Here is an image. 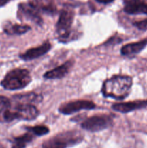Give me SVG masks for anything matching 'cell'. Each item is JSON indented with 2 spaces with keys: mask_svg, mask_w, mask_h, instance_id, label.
Listing matches in <instances>:
<instances>
[{
  "mask_svg": "<svg viewBox=\"0 0 147 148\" xmlns=\"http://www.w3.org/2000/svg\"><path fill=\"white\" fill-rule=\"evenodd\" d=\"M30 27L27 25H23L18 24H12V23H7L4 27V30L7 34H23L26 32L29 31Z\"/></svg>",
  "mask_w": 147,
  "mask_h": 148,
  "instance_id": "obj_15",
  "label": "cell"
},
{
  "mask_svg": "<svg viewBox=\"0 0 147 148\" xmlns=\"http://www.w3.org/2000/svg\"><path fill=\"white\" fill-rule=\"evenodd\" d=\"M147 45V40H143L135 43H128L122 46L121 49V53L123 56H132L140 53Z\"/></svg>",
  "mask_w": 147,
  "mask_h": 148,
  "instance_id": "obj_13",
  "label": "cell"
},
{
  "mask_svg": "<svg viewBox=\"0 0 147 148\" xmlns=\"http://www.w3.org/2000/svg\"><path fill=\"white\" fill-rule=\"evenodd\" d=\"M10 103H11V101H10V99H8V98L4 96H0V114L6 108L10 106Z\"/></svg>",
  "mask_w": 147,
  "mask_h": 148,
  "instance_id": "obj_18",
  "label": "cell"
},
{
  "mask_svg": "<svg viewBox=\"0 0 147 148\" xmlns=\"http://www.w3.org/2000/svg\"><path fill=\"white\" fill-rule=\"evenodd\" d=\"M9 1H10V0H0V7L7 4Z\"/></svg>",
  "mask_w": 147,
  "mask_h": 148,
  "instance_id": "obj_21",
  "label": "cell"
},
{
  "mask_svg": "<svg viewBox=\"0 0 147 148\" xmlns=\"http://www.w3.org/2000/svg\"><path fill=\"white\" fill-rule=\"evenodd\" d=\"M31 82V77L25 69H14L6 75L1 85L8 90H16L25 88Z\"/></svg>",
  "mask_w": 147,
  "mask_h": 148,
  "instance_id": "obj_3",
  "label": "cell"
},
{
  "mask_svg": "<svg viewBox=\"0 0 147 148\" xmlns=\"http://www.w3.org/2000/svg\"><path fill=\"white\" fill-rule=\"evenodd\" d=\"M124 11L129 14H147V0H125Z\"/></svg>",
  "mask_w": 147,
  "mask_h": 148,
  "instance_id": "obj_8",
  "label": "cell"
},
{
  "mask_svg": "<svg viewBox=\"0 0 147 148\" xmlns=\"http://www.w3.org/2000/svg\"><path fill=\"white\" fill-rule=\"evenodd\" d=\"M96 1L99 3H102V4H109V3L112 2L114 0H96Z\"/></svg>",
  "mask_w": 147,
  "mask_h": 148,
  "instance_id": "obj_20",
  "label": "cell"
},
{
  "mask_svg": "<svg viewBox=\"0 0 147 148\" xmlns=\"http://www.w3.org/2000/svg\"><path fill=\"white\" fill-rule=\"evenodd\" d=\"M133 84L131 77L116 75L105 81L102 86V93L107 98L122 100L130 93Z\"/></svg>",
  "mask_w": 147,
  "mask_h": 148,
  "instance_id": "obj_1",
  "label": "cell"
},
{
  "mask_svg": "<svg viewBox=\"0 0 147 148\" xmlns=\"http://www.w3.org/2000/svg\"><path fill=\"white\" fill-rule=\"evenodd\" d=\"M33 140V136L30 134H24L20 137H15L12 148H24L26 144Z\"/></svg>",
  "mask_w": 147,
  "mask_h": 148,
  "instance_id": "obj_16",
  "label": "cell"
},
{
  "mask_svg": "<svg viewBox=\"0 0 147 148\" xmlns=\"http://www.w3.org/2000/svg\"><path fill=\"white\" fill-rule=\"evenodd\" d=\"M27 130L30 132H32L33 134H35L37 136H43L45 134H48L49 132V129L46 126L40 125V126H35L33 127H28L27 128Z\"/></svg>",
  "mask_w": 147,
  "mask_h": 148,
  "instance_id": "obj_17",
  "label": "cell"
},
{
  "mask_svg": "<svg viewBox=\"0 0 147 148\" xmlns=\"http://www.w3.org/2000/svg\"><path fill=\"white\" fill-rule=\"evenodd\" d=\"M73 65V62L71 61H68L63 64L57 66L52 70L46 72L44 75V77L46 79H61L66 74L69 72L71 67Z\"/></svg>",
  "mask_w": 147,
  "mask_h": 148,
  "instance_id": "obj_12",
  "label": "cell"
},
{
  "mask_svg": "<svg viewBox=\"0 0 147 148\" xmlns=\"http://www.w3.org/2000/svg\"><path fill=\"white\" fill-rule=\"evenodd\" d=\"M40 98V96L36 95L34 92H30L26 94H20L13 96L12 100L15 103L22 104H32L33 102H35Z\"/></svg>",
  "mask_w": 147,
  "mask_h": 148,
  "instance_id": "obj_14",
  "label": "cell"
},
{
  "mask_svg": "<svg viewBox=\"0 0 147 148\" xmlns=\"http://www.w3.org/2000/svg\"><path fill=\"white\" fill-rule=\"evenodd\" d=\"M74 21V12L70 10H63L61 12L56 24V31L61 41L64 42L71 35V27Z\"/></svg>",
  "mask_w": 147,
  "mask_h": 148,
  "instance_id": "obj_5",
  "label": "cell"
},
{
  "mask_svg": "<svg viewBox=\"0 0 147 148\" xmlns=\"http://www.w3.org/2000/svg\"><path fill=\"white\" fill-rule=\"evenodd\" d=\"M134 25L138 27L139 30H147V19L139 22H136V23H134Z\"/></svg>",
  "mask_w": 147,
  "mask_h": 148,
  "instance_id": "obj_19",
  "label": "cell"
},
{
  "mask_svg": "<svg viewBox=\"0 0 147 148\" xmlns=\"http://www.w3.org/2000/svg\"><path fill=\"white\" fill-rule=\"evenodd\" d=\"M146 107H147V101H135L131 102L115 103L112 106V108L114 111L123 114L141 109Z\"/></svg>",
  "mask_w": 147,
  "mask_h": 148,
  "instance_id": "obj_9",
  "label": "cell"
},
{
  "mask_svg": "<svg viewBox=\"0 0 147 148\" xmlns=\"http://www.w3.org/2000/svg\"><path fill=\"white\" fill-rule=\"evenodd\" d=\"M38 111L33 104L15 103H12L0 114V122L7 123L15 119L30 121L38 116Z\"/></svg>",
  "mask_w": 147,
  "mask_h": 148,
  "instance_id": "obj_2",
  "label": "cell"
},
{
  "mask_svg": "<svg viewBox=\"0 0 147 148\" xmlns=\"http://www.w3.org/2000/svg\"><path fill=\"white\" fill-rule=\"evenodd\" d=\"M95 107V103L92 101L79 100V101H71V102L63 103L59 107V111L65 115L74 114L82 110L93 109Z\"/></svg>",
  "mask_w": 147,
  "mask_h": 148,
  "instance_id": "obj_7",
  "label": "cell"
},
{
  "mask_svg": "<svg viewBox=\"0 0 147 148\" xmlns=\"http://www.w3.org/2000/svg\"><path fill=\"white\" fill-rule=\"evenodd\" d=\"M19 15L25 17L27 20H32L37 24H40L42 20L37 13V9L32 4H21L19 7Z\"/></svg>",
  "mask_w": 147,
  "mask_h": 148,
  "instance_id": "obj_10",
  "label": "cell"
},
{
  "mask_svg": "<svg viewBox=\"0 0 147 148\" xmlns=\"http://www.w3.org/2000/svg\"><path fill=\"white\" fill-rule=\"evenodd\" d=\"M51 49V44L48 42L43 43L41 46L28 49L27 51L20 55V58L23 60L29 61L38 58L47 53Z\"/></svg>",
  "mask_w": 147,
  "mask_h": 148,
  "instance_id": "obj_11",
  "label": "cell"
},
{
  "mask_svg": "<svg viewBox=\"0 0 147 148\" xmlns=\"http://www.w3.org/2000/svg\"><path fill=\"white\" fill-rule=\"evenodd\" d=\"M112 119L107 115L94 116L82 122V127L86 131L95 132L108 128L112 124Z\"/></svg>",
  "mask_w": 147,
  "mask_h": 148,
  "instance_id": "obj_6",
  "label": "cell"
},
{
  "mask_svg": "<svg viewBox=\"0 0 147 148\" xmlns=\"http://www.w3.org/2000/svg\"><path fill=\"white\" fill-rule=\"evenodd\" d=\"M82 139L80 134L75 132L61 133L45 141L43 148H66L79 143Z\"/></svg>",
  "mask_w": 147,
  "mask_h": 148,
  "instance_id": "obj_4",
  "label": "cell"
}]
</instances>
